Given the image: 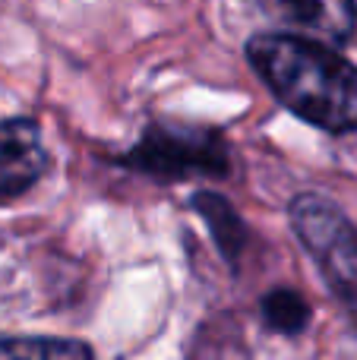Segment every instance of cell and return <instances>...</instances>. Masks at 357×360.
I'll return each mask as SVG.
<instances>
[{
	"label": "cell",
	"instance_id": "cell-1",
	"mask_svg": "<svg viewBox=\"0 0 357 360\" xmlns=\"http://www.w3.org/2000/svg\"><path fill=\"white\" fill-rule=\"evenodd\" d=\"M250 67L288 111L329 133L357 130V67L307 35H257Z\"/></svg>",
	"mask_w": 357,
	"mask_h": 360
},
{
	"label": "cell",
	"instance_id": "cell-2",
	"mask_svg": "<svg viewBox=\"0 0 357 360\" xmlns=\"http://www.w3.org/2000/svg\"><path fill=\"white\" fill-rule=\"evenodd\" d=\"M291 224L301 243L326 275L335 297L357 323V231L342 209L316 193H301L291 202Z\"/></svg>",
	"mask_w": 357,
	"mask_h": 360
},
{
	"label": "cell",
	"instance_id": "cell-3",
	"mask_svg": "<svg viewBox=\"0 0 357 360\" xmlns=\"http://www.w3.org/2000/svg\"><path fill=\"white\" fill-rule=\"evenodd\" d=\"M126 165L162 180L221 177L228 171V149L219 133L202 127L155 124L126 155Z\"/></svg>",
	"mask_w": 357,
	"mask_h": 360
},
{
	"label": "cell",
	"instance_id": "cell-4",
	"mask_svg": "<svg viewBox=\"0 0 357 360\" xmlns=\"http://www.w3.org/2000/svg\"><path fill=\"white\" fill-rule=\"evenodd\" d=\"M272 19L323 44H348L357 29V0H259Z\"/></svg>",
	"mask_w": 357,
	"mask_h": 360
},
{
	"label": "cell",
	"instance_id": "cell-5",
	"mask_svg": "<svg viewBox=\"0 0 357 360\" xmlns=\"http://www.w3.org/2000/svg\"><path fill=\"white\" fill-rule=\"evenodd\" d=\"M48 171V152L41 146L35 120H0V205L22 196Z\"/></svg>",
	"mask_w": 357,
	"mask_h": 360
},
{
	"label": "cell",
	"instance_id": "cell-6",
	"mask_svg": "<svg viewBox=\"0 0 357 360\" xmlns=\"http://www.w3.org/2000/svg\"><path fill=\"white\" fill-rule=\"evenodd\" d=\"M193 202L200 205L202 218L209 221V228H212L219 247L225 250L228 256H238L240 247H244V240H247V231H244V224L238 221V215L231 212V205H228L225 199L212 196V193H200Z\"/></svg>",
	"mask_w": 357,
	"mask_h": 360
},
{
	"label": "cell",
	"instance_id": "cell-7",
	"mask_svg": "<svg viewBox=\"0 0 357 360\" xmlns=\"http://www.w3.org/2000/svg\"><path fill=\"white\" fill-rule=\"evenodd\" d=\"M263 319L272 326V329L285 332V335H297V332L307 326L310 310L297 291L278 288V291H272L263 297Z\"/></svg>",
	"mask_w": 357,
	"mask_h": 360
},
{
	"label": "cell",
	"instance_id": "cell-8",
	"mask_svg": "<svg viewBox=\"0 0 357 360\" xmlns=\"http://www.w3.org/2000/svg\"><path fill=\"white\" fill-rule=\"evenodd\" d=\"M0 354H44V357H89V348L79 342H51V338H32V342H0Z\"/></svg>",
	"mask_w": 357,
	"mask_h": 360
}]
</instances>
